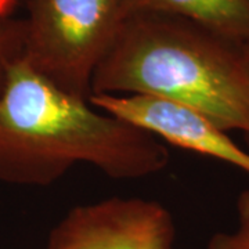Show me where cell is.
<instances>
[{"mask_svg":"<svg viewBox=\"0 0 249 249\" xmlns=\"http://www.w3.org/2000/svg\"><path fill=\"white\" fill-rule=\"evenodd\" d=\"M151 134L75 97L16 55L0 88V181L49 186L89 163L114 180H139L168 166Z\"/></svg>","mask_w":249,"mask_h":249,"instance_id":"6da1fadb","label":"cell"},{"mask_svg":"<svg viewBox=\"0 0 249 249\" xmlns=\"http://www.w3.org/2000/svg\"><path fill=\"white\" fill-rule=\"evenodd\" d=\"M91 94L168 98L201 112L227 133L249 134L242 46L181 18L151 13L126 18L93 75Z\"/></svg>","mask_w":249,"mask_h":249,"instance_id":"7a4b0ae2","label":"cell"},{"mask_svg":"<svg viewBox=\"0 0 249 249\" xmlns=\"http://www.w3.org/2000/svg\"><path fill=\"white\" fill-rule=\"evenodd\" d=\"M124 21L122 0H28L22 57L57 88L89 100Z\"/></svg>","mask_w":249,"mask_h":249,"instance_id":"3957f363","label":"cell"},{"mask_svg":"<svg viewBox=\"0 0 249 249\" xmlns=\"http://www.w3.org/2000/svg\"><path fill=\"white\" fill-rule=\"evenodd\" d=\"M175 238L163 205L114 196L72 208L54 226L47 249H175Z\"/></svg>","mask_w":249,"mask_h":249,"instance_id":"277c9868","label":"cell"},{"mask_svg":"<svg viewBox=\"0 0 249 249\" xmlns=\"http://www.w3.org/2000/svg\"><path fill=\"white\" fill-rule=\"evenodd\" d=\"M89 103L158 140L222 160L249 175V151L184 104L150 94H91Z\"/></svg>","mask_w":249,"mask_h":249,"instance_id":"5b68a950","label":"cell"},{"mask_svg":"<svg viewBox=\"0 0 249 249\" xmlns=\"http://www.w3.org/2000/svg\"><path fill=\"white\" fill-rule=\"evenodd\" d=\"M151 13L199 25L235 45H249V0H122V16Z\"/></svg>","mask_w":249,"mask_h":249,"instance_id":"8992f818","label":"cell"},{"mask_svg":"<svg viewBox=\"0 0 249 249\" xmlns=\"http://www.w3.org/2000/svg\"><path fill=\"white\" fill-rule=\"evenodd\" d=\"M237 216V230L214 234L209 241L208 249H249V188L238 196Z\"/></svg>","mask_w":249,"mask_h":249,"instance_id":"52a82bcc","label":"cell"},{"mask_svg":"<svg viewBox=\"0 0 249 249\" xmlns=\"http://www.w3.org/2000/svg\"><path fill=\"white\" fill-rule=\"evenodd\" d=\"M24 24L22 21L0 22V88L10 61L22 52Z\"/></svg>","mask_w":249,"mask_h":249,"instance_id":"ba28073f","label":"cell"},{"mask_svg":"<svg viewBox=\"0 0 249 249\" xmlns=\"http://www.w3.org/2000/svg\"><path fill=\"white\" fill-rule=\"evenodd\" d=\"M11 4H13V0H0V22L4 21V17Z\"/></svg>","mask_w":249,"mask_h":249,"instance_id":"9c48e42d","label":"cell"},{"mask_svg":"<svg viewBox=\"0 0 249 249\" xmlns=\"http://www.w3.org/2000/svg\"><path fill=\"white\" fill-rule=\"evenodd\" d=\"M242 55H244V61H245V67H247V71H248L249 75V45L242 46ZM245 140H247V144L249 147V134L245 136Z\"/></svg>","mask_w":249,"mask_h":249,"instance_id":"30bf717a","label":"cell"}]
</instances>
